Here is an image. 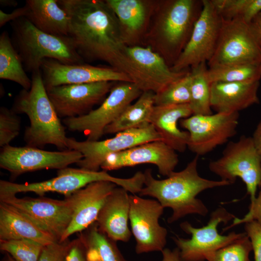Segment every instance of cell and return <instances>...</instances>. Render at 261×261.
I'll use <instances>...</instances> for the list:
<instances>
[{
    "mask_svg": "<svg viewBox=\"0 0 261 261\" xmlns=\"http://www.w3.org/2000/svg\"><path fill=\"white\" fill-rule=\"evenodd\" d=\"M69 18L68 36L84 60H100L128 75L134 74L122 29L115 13L102 0H58Z\"/></svg>",
    "mask_w": 261,
    "mask_h": 261,
    "instance_id": "obj_1",
    "label": "cell"
},
{
    "mask_svg": "<svg viewBox=\"0 0 261 261\" xmlns=\"http://www.w3.org/2000/svg\"><path fill=\"white\" fill-rule=\"evenodd\" d=\"M198 159L199 156L196 155L183 170L173 172L164 179H155L150 169L144 173V186L139 194L156 198L164 208H171L173 213L168 218L169 223L190 214L205 216L208 209L197 196L207 189L231 185L226 181L212 180L200 176Z\"/></svg>",
    "mask_w": 261,
    "mask_h": 261,
    "instance_id": "obj_2",
    "label": "cell"
},
{
    "mask_svg": "<svg viewBox=\"0 0 261 261\" xmlns=\"http://www.w3.org/2000/svg\"><path fill=\"white\" fill-rule=\"evenodd\" d=\"M31 79L30 89L19 92L11 109L29 118L30 125L24 132L26 143L41 149L52 145L62 150L68 149L65 128L48 96L41 71L31 73Z\"/></svg>",
    "mask_w": 261,
    "mask_h": 261,
    "instance_id": "obj_3",
    "label": "cell"
},
{
    "mask_svg": "<svg viewBox=\"0 0 261 261\" xmlns=\"http://www.w3.org/2000/svg\"><path fill=\"white\" fill-rule=\"evenodd\" d=\"M11 40L26 72L41 71L44 59L50 58L64 64L85 63L69 36L45 33L25 17L10 22Z\"/></svg>",
    "mask_w": 261,
    "mask_h": 261,
    "instance_id": "obj_4",
    "label": "cell"
},
{
    "mask_svg": "<svg viewBox=\"0 0 261 261\" xmlns=\"http://www.w3.org/2000/svg\"><path fill=\"white\" fill-rule=\"evenodd\" d=\"M144 173L137 172L130 178L116 177L104 171H92L82 168L66 167L58 170L57 176L50 179L31 183L18 184L0 181V196L16 195L22 192H32L39 196L47 192H57L69 197L88 184L97 181L113 182L133 194L139 193L144 185Z\"/></svg>",
    "mask_w": 261,
    "mask_h": 261,
    "instance_id": "obj_5",
    "label": "cell"
},
{
    "mask_svg": "<svg viewBox=\"0 0 261 261\" xmlns=\"http://www.w3.org/2000/svg\"><path fill=\"white\" fill-rule=\"evenodd\" d=\"M209 170L221 180L234 183L240 178L246 185L251 203L256 199L258 186L261 187V154L252 137L243 135L228 143L222 156L209 163Z\"/></svg>",
    "mask_w": 261,
    "mask_h": 261,
    "instance_id": "obj_6",
    "label": "cell"
},
{
    "mask_svg": "<svg viewBox=\"0 0 261 261\" xmlns=\"http://www.w3.org/2000/svg\"><path fill=\"white\" fill-rule=\"evenodd\" d=\"M203 7V0L165 2L159 19L158 32L162 50L172 66L188 43Z\"/></svg>",
    "mask_w": 261,
    "mask_h": 261,
    "instance_id": "obj_7",
    "label": "cell"
},
{
    "mask_svg": "<svg viewBox=\"0 0 261 261\" xmlns=\"http://www.w3.org/2000/svg\"><path fill=\"white\" fill-rule=\"evenodd\" d=\"M235 218L225 208L219 207L212 213L207 225L203 227H194L187 221L181 223V229L191 235L190 239L173 238L181 261H208L217 250L243 236L245 232H232L226 235L218 233L219 223L226 224Z\"/></svg>",
    "mask_w": 261,
    "mask_h": 261,
    "instance_id": "obj_8",
    "label": "cell"
},
{
    "mask_svg": "<svg viewBox=\"0 0 261 261\" xmlns=\"http://www.w3.org/2000/svg\"><path fill=\"white\" fill-rule=\"evenodd\" d=\"M143 91L132 82H121L112 87L99 107L78 117L66 118L64 125L73 131L83 132L87 140L98 141L105 128L113 122Z\"/></svg>",
    "mask_w": 261,
    "mask_h": 261,
    "instance_id": "obj_9",
    "label": "cell"
},
{
    "mask_svg": "<svg viewBox=\"0 0 261 261\" xmlns=\"http://www.w3.org/2000/svg\"><path fill=\"white\" fill-rule=\"evenodd\" d=\"M221 19L215 50L207 62L208 66L261 63V47L249 24L241 18Z\"/></svg>",
    "mask_w": 261,
    "mask_h": 261,
    "instance_id": "obj_10",
    "label": "cell"
},
{
    "mask_svg": "<svg viewBox=\"0 0 261 261\" xmlns=\"http://www.w3.org/2000/svg\"><path fill=\"white\" fill-rule=\"evenodd\" d=\"M159 140L161 141L160 137L149 124L117 132L114 137L102 141H78L68 138L67 145L68 149L77 150L83 155V159L77 163L80 168L99 171L107 155Z\"/></svg>",
    "mask_w": 261,
    "mask_h": 261,
    "instance_id": "obj_11",
    "label": "cell"
},
{
    "mask_svg": "<svg viewBox=\"0 0 261 261\" xmlns=\"http://www.w3.org/2000/svg\"><path fill=\"white\" fill-rule=\"evenodd\" d=\"M239 117V113H216L181 119V126L188 133L187 147L199 156L226 143L236 135Z\"/></svg>",
    "mask_w": 261,
    "mask_h": 261,
    "instance_id": "obj_12",
    "label": "cell"
},
{
    "mask_svg": "<svg viewBox=\"0 0 261 261\" xmlns=\"http://www.w3.org/2000/svg\"><path fill=\"white\" fill-rule=\"evenodd\" d=\"M202 11L190 37L177 60L170 67L176 72L207 63L215 50L222 19L211 0H203Z\"/></svg>",
    "mask_w": 261,
    "mask_h": 261,
    "instance_id": "obj_13",
    "label": "cell"
},
{
    "mask_svg": "<svg viewBox=\"0 0 261 261\" xmlns=\"http://www.w3.org/2000/svg\"><path fill=\"white\" fill-rule=\"evenodd\" d=\"M83 158L81 152L74 150L49 151L28 145L16 147L9 145L1 148L0 167L16 177L44 169L60 170L77 164Z\"/></svg>",
    "mask_w": 261,
    "mask_h": 261,
    "instance_id": "obj_14",
    "label": "cell"
},
{
    "mask_svg": "<svg viewBox=\"0 0 261 261\" xmlns=\"http://www.w3.org/2000/svg\"><path fill=\"white\" fill-rule=\"evenodd\" d=\"M129 220L136 242L137 254L160 251L166 244L167 231L160 225L164 207L158 201L130 195Z\"/></svg>",
    "mask_w": 261,
    "mask_h": 261,
    "instance_id": "obj_15",
    "label": "cell"
},
{
    "mask_svg": "<svg viewBox=\"0 0 261 261\" xmlns=\"http://www.w3.org/2000/svg\"><path fill=\"white\" fill-rule=\"evenodd\" d=\"M59 241L69 226L72 211L67 199L57 200L40 196L19 198L16 195L0 196Z\"/></svg>",
    "mask_w": 261,
    "mask_h": 261,
    "instance_id": "obj_16",
    "label": "cell"
},
{
    "mask_svg": "<svg viewBox=\"0 0 261 261\" xmlns=\"http://www.w3.org/2000/svg\"><path fill=\"white\" fill-rule=\"evenodd\" d=\"M113 82L64 85L47 89L48 96L60 117L85 115L101 104L113 87Z\"/></svg>",
    "mask_w": 261,
    "mask_h": 261,
    "instance_id": "obj_17",
    "label": "cell"
},
{
    "mask_svg": "<svg viewBox=\"0 0 261 261\" xmlns=\"http://www.w3.org/2000/svg\"><path fill=\"white\" fill-rule=\"evenodd\" d=\"M40 70L46 90L64 85L99 82L133 83L128 75L113 68L95 66L85 63L64 64L46 58L43 61Z\"/></svg>",
    "mask_w": 261,
    "mask_h": 261,
    "instance_id": "obj_18",
    "label": "cell"
},
{
    "mask_svg": "<svg viewBox=\"0 0 261 261\" xmlns=\"http://www.w3.org/2000/svg\"><path fill=\"white\" fill-rule=\"evenodd\" d=\"M126 53L134 74V83L143 92L157 93L188 71L176 72L166 60L149 47L127 46Z\"/></svg>",
    "mask_w": 261,
    "mask_h": 261,
    "instance_id": "obj_19",
    "label": "cell"
},
{
    "mask_svg": "<svg viewBox=\"0 0 261 261\" xmlns=\"http://www.w3.org/2000/svg\"><path fill=\"white\" fill-rule=\"evenodd\" d=\"M176 152L161 140L146 143L107 155L101 168L107 172L150 163L158 167L160 174L167 177L174 172L178 163Z\"/></svg>",
    "mask_w": 261,
    "mask_h": 261,
    "instance_id": "obj_20",
    "label": "cell"
},
{
    "mask_svg": "<svg viewBox=\"0 0 261 261\" xmlns=\"http://www.w3.org/2000/svg\"><path fill=\"white\" fill-rule=\"evenodd\" d=\"M116 187L109 181L94 182L66 197L70 203L72 215L59 242L68 240L73 234L84 231L95 222L107 198Z\"/></svg>",
    "mask_w": 261,
    "mask_h": 261,
    "instance_id": "obj_21",
    "label": "cell"
},
{
    "mask_svg": "<svg viewBox=\"0 0 261 261\" xmlns=\"http://www.w3.org/2000/svg\"><path fill=\"white\" fill-rule=\"evenodd\" d=\"M128 191L115 188L107 198L96 222L99 228L115 241L128 242L131 235L128 226L130 199Z\"/></svg>",
    "mask_w": 261,
    "mask_h": 261,
    "instance_id": "obj_22",
    "label": "cell"
},
{
    "mask_svg": "<svg viewBox=\"0 0 261 261\" xmlns=\"http://www.w3.org/2000/svg\"><path fill=\"white\" fill-rule=\"evenodd\" d=\"M192 115L189 104L154 105L149 123L162 142L175 151L183 152L187 147L188 133L180 130L178 122Z\"/></svg>",
    "mask_w": 261,
    "mask_h": 261,
    "instance_id": "obj_23",
    "label": "cell"
},
{
    "mask_svg": "<svg viewBox=\"0 0 261 261\" xmlns=\"http://www.w3.org/2000/svg\"><path fill=\"white\" fill-rule=\"evenodd\" d=\"M259 81L211 83L210 103L217 113H239L259 103Z\"/></svg>",
    "mask_w": 261,
    "mask_h": 261,
    "instance_id": "obj_24",
    "label": "cell"
},
{
    "mask_svg": "<svg viewBox=\"0 0 261 261\" xmlns=\"http://www.w3.org/2000/svg\"><path fill=\"white\" fill-rule=\"evenodd\" d=\"M28 239L44 246L58 241L14 206L0 201V240Z\"/></svg>",
    "mask_w": 261,
    "mask_h": 261,
    "instance_id": "obj_25",
    "label": "cell"
},
{
    "mask_svg": "<svg viewBox=\"0 0 261 261\" xmlns=\"http://www.w3.org/2000/svg\"><path fill=\"white\" fill-rule=\"evenodd\" d=\"M26 18L39 30L53 35L68 36L69 18L58 0H27Z\"/></svg>",
    "mask_w": 261,
    "mask_h": 261,
    "instance_id": "obj_26",
    "label": "cell"
},
{
    "mask_svg": "<svg viewBox=\"0 0 261 261\" xmlns=\"http://www.w3.org/2000/svg\"><path fill=\"white\" fill-rule=\"evenodd\" d=\"M116 15L123 35L127 39L138 35L145 24L148 13L147 5L141 0H106Z\"/></svg>",
    "mask_w": 261,
    "mask_h": 261,
    "instance_id": "obj_27",
    "label": "cell"
},
{
    "mask_svg": "<svg viewBox=\"0 0 261 261\" xmlns=\"http://www.w3.org/2000/svg\"><path fill=\"white\" fill-rule=\"evenodd\" d=\"M155 94L152 91H143L135 103L129 105L113 122L105 128L104 134H116L149 124L155 105Z\"/></svg>",
    "mask_w": 261,
    "mask_h": 261,
    "instance_id": "obj_28",
    "label": "cell"
},
{
    "mask_svg": "<svg viewBox=\"0 0 261 261\" xmlns=\"http://www.w3.org/2000/svg\"><path fill=\"white\" fill-rule=\"evenodd\" d=\"M79 236L85 247L87 261H128L121 253L116 241L101 231L96 222Z\"/></svg>",
    "mask_w": 261,
    "mask_h": 261,
    "instance_id": "obj_29",
    "label": "cell"
},
{
    "mask_svg": "<svg viewBox=\"0 0 261 261\" xmlns=\"http://www.w3.org/2000/svg\"><path fill=\"white\" fill-rule=\"evenodd\" d=\"M0 78L14 82L25 90H29L31 87V79L6 30L0 35Z\"/></svg>",
    "mask_w": 261,
    "mask_h": 261,
    "instance_id": "obj_30",
    "label": "cell"
},
{
    "mask_svg": "<svg viewBox=\"0 0 261 261\" xmlns=\"http://www.w3.org/2000/svg\"><path fill=\"white\" fill-rule=\"evenodd\" d=\"M206 63L191 68L190 101L189 103L193 115L213 114L210 103L211 83L207 75Z\"/></svg>",
    "mask_w": 261,
    "mask_h": 261,
    "instance_id": "obj_31",
    "label": "cell"
},
{
    "mask_svg": "<svg viewBox=\"0 0 261 261\" xmlns=\"http://www.w3.org/2000/svg\"><path fill=\"white\" fill-rule=\"evenodd\" d=\"M210 83L254 82L261 78V63L220 65L209 67Z\"/></svg>",
    "mask_w": 261,
    "mask_h": 261,
    "instance_id": "obj_32",
    "label": "cell"
},
{
    "mask_svg": "<svg viewBox=\"0 0 261 261\" xmlns=\"http://www.w3.org/2000/svg\"><path fill=\"white\" fill-rule=\"evenodd\" d=\"M222 19L241 18L249 24L261 12V0H211Z\"/></svg>",
    "mask_w": 261,
    "mask_h": 261,
    "instance_id": "obj_33",
    "label": "cell"
},
{
    "mask_svg": "<svg viewBox=\"0 0 261 261\" xmlns=\"http://www.w3.org/2000/svg\"><path fill=\"white\" fill-rule=\"evenodd\" d=\"M191 74L188 71L185 75L169 84L156 93L155 105L189 104L190 101Z\"/></svg>",
    "mask_w": 261,
    "mask_h": 261,
    "instance_id": "obj_34",
    "label": "cell"
},
{
    "mask_svg": "<svg viewBox=\"0 0 261 261\" xmlns=\"http://www.w3.org/2000/svg\"><path fill=\"white\" fill-rule=\"evenodd\" d=\"M44 246L28 239L0 240V249L16 261H38Z\"/></svg>",
    "mask_w": 261,
    "mask_h": 261,
    "instance_id": "obj_35",
    "label": "cell"
},
{
    "mask_svg": "<svg viewBox=\"0 0 261 261\" xmlns=\"http://www.w3.org/2000/svg\"><path fill=\"white\" fill-rule=\"evenodd\" d=\"M252 251L250 239L245 232L240 238L217 250L208 261H250Z\"/></svg>",
    "mask_w": 261,
    "mask_h": 261,
    "instance_id": "obj_36",
    "label": "cell"
},
{
    "mask_svg": "<svg viewBox=\"0 0 261 261\" xmlns=\"http://www.w3.org/2000/svg\"><path fill=\"white\" fill-rule=\"evenodd\" d=\"M21 119L12 109L4 106L0 108V146L4 147L19 134Z\"/></svg>",
    "mask_w": 261,
    "mask_h": 261,
    "instance_id": "obj_37",
    "label": "cell"
},
{
    "mask_svg": "<svg viewBox=\"0 0 261 261\" xmlns=\"http://www.w3.org/2000/svg\"><path fill=\"white\" fill-rule=\"evenodd\" d=\"M71 242L56 241L44 246L38 261H66Z\"/></svg>",
    "mask_w": 261,
    "mask_h": 261,
    "instance_id": "obj_38",
    "label": "cell"
},
{
    "mask_svg": "<svg viewBox=\"0 0 261 261\" xmlns=\"http://www.w3.org/2000/svg\"><path fill=\"white\" fill-rule=\"evenodd\" d=\"M245 229L252 244L255 261H261V223L251 220L245 223Z\"/></svg>",
    "mask_w": 261,
    "mask_h": 261,
    "instance_id": "obj_39",
    "label": "cell"
},
{
    "mask_svg": "<svg viewBox=\"0 0 261 261\" xmlns=\"http://www.w3.org/2000/svg\"><path fill=\"white\" fill-rule=\"evenodd\" d=\"M251 220H256L261 223V190L254 202L250 203L248 212L242 218L235 217L232 223L224 230Z\"/></svg>",
    "mask_w": 261,
    "mask_h": 261,
    "instance_id": "obj_40",
    "label": "cell"
},
{
    "mask_svg": "<svg viewBox=\"0 0 261 261\" xmlns=\"http://www.w3.org/2000/svg\"><path fill=\"white\" fill-rule=\"evenodd\" d=\"M66 261H87L86 248L79 236L71 241Z\"/></svg>",
    "mask_w": 261,
    "mask_h": 261,
    "instance_id": "obj_41",
    "label": "cell"
},
{
    "mask_svg": "<svg viewBox=\"0 0 261 261\" xmlns=\"http://www.w3.org/2000/svg\"><path fill=\"white\" fill-rule=\"evenodd\" d=\"M27 8L25 5L14 10L10 13H6L0 10V27L1 28L5 24L11 22L21 17H26Z\"/></svg>",
    "mask_w": 261,
    "mask_h": 261,
    "instance_id": "obj_42",
    "label": "cell"
},
{
    "mask_svg": "<svg viewBox=\"0 0 261 261\" xmlns=\"http://www.w3.org/2000/svg\"><path fill=\"white\" fill-rule=\"evenodd\" d=\"M249 24L261 47V12L254 17Z\"/></svg>",
    "mask_w": 261,
    "mask_h": 261,
    "instance_id": "obj_43",
    "label": "cell"
},
{
    "mask_svg": "<svg viewBox=\"0 0 261 261\" xmlns=\"http://www.w3.org/2000/svg\"><path fill=\"white\" fill-rule=\"evenodd\" d=\"M161 261H181L179 249L176 247L173 250L165 248L162 251Z\"/></svg>",
    "mask_w": 261,
    "mask_h": 261,
    "instance_id": "obj_44",
    "label": "cell"
},
{
    "mask_svg": "<svg viewBox=\"0 0 261 261\" xmlns=\"http://www.w3.org/2000/svg\"><path fill=\"white\" fill-rule=\"evenodd\" d=\"M252 138L256 147L261 154V120L257 126Z\"/></svg>",
    "mask_w": 261,
    "mask_h": 261,
    "instance_id": "obj_45",
    "label": "cell"
},
{
    "mask_svg": "<svg viewBox=\"0 0 261 261\" xmlns=\"http://www.w3.org/2000/svg\"><path fill=\"white\" fill-rule=\"evenodd\" d=\"M1 7H15L18 5V2L15 0H0Z\"/></svg>",
    "mask_w": 261,
    "mask_h": 261,
    "instance_id": "obj_46",
    "label": "cell"
},
{
    "mask_svg": "<svg viewBox=\"0 0 261 261\" xmlns=\"http://www.w3.org/2000/svg\"><path fill=\"white\" fill-rule=\"evenodd\" d=\"M4 261H16L10 255L6 253Z\"/></svg>",
    "mask_w": 261,
    "mask_h": 261,
    "instance_id": "obj_47",
    "label": "cell"
}]
</instances>
